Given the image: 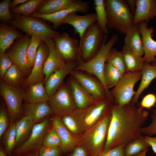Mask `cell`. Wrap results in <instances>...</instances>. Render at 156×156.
Segmentation results:
<instances>
[{
  "label": "cell",
  "mask_w": 156,
  "mask_h": 156,
  "mask_svg": "<svg viewBox=\"0 0 156 156\" xmlns=\"http://www.w3.org/2000/svg\"><path fill=\"white\" fill-rule=\"evenodd\" d=\"M111 114L103 150L117 146H125L142 135L141 128L148 118V111L130 102L115 105Z\"/></svg>",
  "instance_id": "cell-1"
},
{
  "label": "cell",
  "mask_w": 156,
  "mask_h": 156,
  "mask_svg": "<svg viewBox=\"0 0 156 156\" xmlns=\"http://www.w3.org/2000/svg\"><path fill=\"white\" fill-rule=\"evenodd\" d=\"M108 36L104 35L102 45L97 53L91 59L84 62L79 57L74 70L83 71L95 75L102 83L108 95L112 97L110 91L106 86L104 77V67L108 53L114 46L118 40V36L114 34L106 42Z\"/></svg>",
  "instance_id": "cell-2"
},
{
  "label": "cell",
  "mask_w": 156,
  "mask_h": 156,
  "mask_svg": "<svg viewBox=\"0 0 156 156\" xmlns=\"http://www.w3.org/2000/svg\"><path fill=\"white\" fill-rule=\"evenodd\" d=\"M111 118V111L80 136V145L86 148L90 156H97L103 151Z\"/></svg>",
  "instance_id": "cell-3"
},
{
  "label": "cell",
  "mask_w": 156,
  "mask_h": 156,
  "mask_svg": "<svg viewBox=\"0 0 156 156\" xmlns=\"http://www.w3.org/2000/svg\"><path fill=\"white\" fill-rule=\"evenodd\" d=\"M108 28L125 34L133 26L134 15L128 8L126 0H104Z\"/></svg>",
  "instance_id": "cell-4"
},
{
  "label": "cell",
  "mask_w": 156,
  "mask_h": 156,
  "mask_svg": "<svg viewBox=\"0 0 156 156\" xmlns=\"http://www.w3.org/2000/svg\"><path fill=\"white\" fill-rule=\"evenodd\" d=\"M10 23L13 28L18 29L31 36H38L43 40L53 38L60 34L44 22L29 16L16 15Z\"/></svg>",
  "instance_id": "cell-5"
},
{
  "label": "cell",
  "mask_w": 156,
  "mask_h": 156,
  "mask_svg": "<svg viewBox=\"0 0 156 156\" xmlns=\"http://www.w3.org/2000/svg\"><path fill=\"white\" fill-rule=\"evenodd\" d=\"M104 35L96 23L87 29L79 42V54L82 61H88L97 53L102 45Z\"/></svg>",
  "instance_id": "cell-6"
},
{
  "label": "cell",
  "mask_w": 156,
  "mask_h": 156,
  "mask_svg": "<svg viewBox=\"0 0 156 156\" xmlns=\"http://www.w3.org/2000/svg\"><path fill=\"white\" fill-rule=\"evenodd\" d=\"M142 77V72H127L124 74L116 85L110 91L115 105H121L130 102L136 91L135 84Z\"/></svg>",
  "instance_id": "cell-7"
},
{
  "label": "cell",
  "mask_w": 156,
  "mask_h": 156,
  "mask_svg": "<svg viewBox=\"0 0 156 156\" xmlns=\"http://www.w3.org/2000/svg\"><path fill=\"white\" fill-rule=\"evenodd\" d=\"M23 89L14 88L5 83L1 80L0 94L6 105L10 122H16L23 116L22 101Z\"/></svg>",
  "instance_id": "cell-8"
},
{
  "label": "cell",
  "mask_w": 156,
  "mask_h": 156,
  "mask_svg": "<svg viewBox=\"0 0 156 156\" xmlns=\"http://www.w3.org/2000/svg\"><path fill=\"white\" fill-rule=\"evenodd\" d=\"M50 116L33 125L28 138L15 148L13 153L14 155L39 150L43 146L44 138L52 127L51 117Z\"/></svg>",
  "instance_id": "cell-9"
},
{
  "label": "cell",
  "mask_w": 156,
  "mask_h": 156,
  "mask_svg": "<svg viewBox=\"0 0 156 156\" xmlns=\"http://www.w3.org/2000/svg\"><path fill=\"white\" fill-rule=\"evenodd\" d=\"M47 103L53 115L60 117L77 108L66 83H63L53 95L49 96Z\"/></svg>",
  "instance_id": "cell-10"
},
{
  "label": "cell",
  "mask_w": 156,
  "mask_h": 156,
  "mask_svg": "<svg viewBox=\"0 0 156 156\" xmlns=\"http://www.w3.org/2000/svg\"><path fill=\"white\" fill-rule=\"evenodd\" d=\"M115 105L113 100L107 96L97 100L84 110V119L86 130L96 124L109 113Z\"/></svg>",
  "instance_id": "cell-11"
},
{
  "label": "cell",
  "mask_w": 156,
  "mask_h": 156,
  "mask_svg": "<svg viewBox=\"0 0 156 156\" xmlns=\"http://www.w3.org/2000/svg\"><path fill=\"white\" fill-rule=\"evenodd\" d=\"M31 39L27 34L16 39L6 53L26 75H29L31 69L28 61L27 49Z\"/></svg>",
  "instance_id": "cell-12"
},
{
  "label": "cell",
  "mask_w": 156,
  "mask_h": 156,
  "mask_svg": "<svg viewBox=\"0 0 156 156\" xmlns=\"http://www.w3.org/2000/svg\"><path fill=\"white\" fill-rule=\"evenodd\" d=\"M56 51L66 63L77 61L79 57V43L76 39L64 32L53 38Z\"/></svg>",
  "instance_id": "cell-13"
},
{
  "label": "cell",
  "mask_w": 156,
  "mask_h": 156,
  "mask_svg": "<svg viewBox=\"0 0 156 156\" xmlns=\"http://www.w3.org/2000/svg\"><path fill=\"white\" fill-rule=\"evenodd\" d=\"M49 52L48 45L42 40L39 44L31 72L23 82L21 86L22 88L24 89L29 85L38 83H44L45 77L43 72V65Z\"/></svg>",
  "instance_id": "cell-14"
},
{
  "label": "cell",
  "mask_w": 156,
  "mask_h": 156,
  "mask_svg": "<svg viewBox=\"0 0 156 156\" xmlns=\"http://www.w3.org/2000/svg\"><path fill=\"white\" fill-rule=\"evenodd\" d=\"M70 74L87 93L96 99L107 96L113 99L107 93L103 84L96 77L74 70L71 72Z\"/></svg>",
  "instance_id": "cell-15"
},
{
  "label": "cell",
  "mask_w": 156,
  "mask_h": 156,
  "mask_svg": "<svg viewBox=\"0 0 156 156\" xmlns=\"http://www.w3.org/2000/svg\"><path fill=\"white\" fill-rule=\"evenodd\" d=\"M89 8L88 2L80 0H75V2L67 8L50 14H41L35 12L29 16L38 18L48 21L53 24L54 28L57 29L61 26L63 19L69 14L77 12L85 13Z\"/></svg>",
  "instance_id": "cell-16"
},
{
  "label": "cell",
  "mask_w": 156,
  "mask_h": 156,
  "mask_svg": "<svg viewBox=\"0 0 156 156\" xmlns=\"http://www.w3.org/2000/svg\"><path fill=\"white\" fill-rule=\"evenodd\" d=\"M66 84L77 108L84 111L97 100L87 93L71 75L67 80Z\"/></svg>",
  "instance_id": "cell-17"
},
{
  "label": "cell",
  "mask_w": 156,
  "mask_h": 156,
  "mask_svg": "<svg viewBox=\"0 0 156 156\" xmlns=\"http://www.w3.org/2000/svg\"><path fill=\"white\" fill-rule=\"evenodd\" d=\"M52 125L57 131L60 136V147L64 153L72 151L77 146L80 145V137L73 135L62 123L61 117L52 115Z\"/></svg>",
  "instance_id": "cell-18"
},
{
  "label": "cell",
  "mask_w": 156,
  "mask_h": 156,
  "mask_svg": "<svg viewBox=\"0 0 156 156\" xmlns=\"http://www.w3.org/2000/svg\"><path fill=\"white\" fill-rule=\"evenodd\" d=\"M138 25L144 53L142 60L144 62H154L156 61V41L152 37L154 28L152 27L148 28L147 24L144 21L139 23Z\"/></svg>",
  "instance_id": "cell-19"
},
{
  "label": "cell",
  "mask_w": 156,
  "mask_h": 156,
  "mask_svg": "<svg viewBox=\"0 0 156 156\" xmlns=\"http://www.w3.org/2000/svg\"><path fill=\"white\" fill-rule=\"evenodd\" d=\"M96 13H92L84 15H79L76 12L70 13L62 20V25L67 24L74 28L75 33L79 34L81 40L86 30L90 26L96 22Z\"/></svg>",
  "instance_id": "cell-20"
},
{
  "label": "cell",
  "mask_w": 156,
  "mask_h": 156,
  "mask_svg": "<svg viewBox=\"0 0 156 156\" xmlns=\"http://www.w3.org/2000/svg\"><path fill=\"white\" fill-rule=\"evenodd\" d=\"M43 40L47 43L49 49V55L43 65V72L45 77L44 83L52 74L64 68L66 63L57 53L53 38Z\"/></svg>",
  "instance_id": "cell-21"
},
{
  "label": "cell",
  "mask_w": 156,
  "mask_h": 156,
  "mask_svg": "<svg viewBox=\"0 0 156 156\" xmlns=\"http://www.w3.org/2000/svg\"><path fill=\"white\" fill-rule=\"evenodd\" d=\"M77 61L66 63L63 68L52 74L44 82V86L49 96L53 95L63 83L66 77L70 74L76 66Z\"/></svg>",
  "instance_id": "cell-22"
},
{
  "label": "cell",
  "mask_w": 156,
  "mask_h": 156,
  "mask_svg": "<svg viewBox=\"0 0 156 156\" xmlns=\"http://www.w3.org/2000/svg\"><path fill=\"white\" fill-rule=\"evenodd\" d=\"M61 118L65 126L74 136L80 137L86 131L83 111L76 108Z\"/></svg>",
  "instance_id": "cell-23"
},
{
  "label": "cell",
  "mask_w": 156,
  "mask_h": 156,
  "mask_svg": "<svg viewBox=\"0 0 156 156\" xmlns=\"http://www.w3.org/2000/svg\"><path fill=\"white\" fill-rule=\"evenodd\" d=\"M156 17V2L155 0H136V9L134 14L133 24L144 21L147 24L151 19Z\"/></svg>",
  "instance_id": "cell-24"
},
{
  "label": "cell",
  "mask_w": 156,
  "mask_h": 156,
  "mask_svg": "<svg viewBox=\"0 0 156 156\" xmlns=\"http://www.w3.org/2000/svg\"><path fill=\"white\" fill-rule=\"evenodd\" d=\"M23 116L33 118L34 124L40 122L52 113L47 102L36 103H26L23 105Z\"/></svg>",
  "instance_id": "cell-25"
},
{
  "label": "cell",
  "mask_w": 156,
  "mask_h": 156,
  "mask_svg": "<svg viewBox=\"0 0 156 156\" xmlns=\"http://www.w3.org/2000/svg\"><path fill=\"white\" fill-rule=\"evenodd\" d=\"M44 83H38L31 84L23 89V100L28 103H36L47 102L49 96Z\"/></svg>",
  "instance_id": "cell-26"
},
{
  "label": "cell",
  "mask_w": 156,
  "mask_h": 156,
  "mask_svg": "<svg viewBox=\"0 0 156 156\" xmlns=\"http://www.w3.org/2000/svg\"><path fill=\"white\" fill-rule=\"evenodd\" d=\"M125 44L137 55L142 57L144 55L143 44L138 24L129 28L125 33Z\"/></svg>",
  "instance_id": "cell-27"
},
{
  "label": "cell",
  "mask_w": 156,
  "mask_h": 156,
  "mask_svg": "<svg viewBox=\"0 0 156 156\" xmlns=\"http://www.w3.org/2000/svg\"><path fill=\"white\" fill-rule=\"evenodd\" d=\"M141 81L131 103L136 105L143 91L147 88L152 81L156 78V65L144 62L141 71Z\"/></svg>",
  "instance_id": "cell-28"
},
{
  "label": "cell",
  "mask_w": 156,
  "mask_h": 156,
  "mask_svg": "<svg viewBox=\"0 0 156 156\" xmlns=\"http://www.w3.org/2000/svg\"><path fill=\"white\" fill-rule=\"evenodd\" d=\"M22 36L17 30L7 25H1L0 27V53H4L14 43L15 40Z\"/></svg>",
  "instance_id": "cell-29"
},
{
  "label": "cell",
  "mask_w": 156,
  "mask_h": 156,
  "mask_svg": "<svg viewBox=\"0 0 156 156\" xmlns=\"http://www.w3.org/2000/svg\"><path fill=\"white\" fill-rule=\"evenodd\" d=\"M75 0H46L43 1L35 12L41 14H50L69 7Z\"/></svg>",
  "instance_id": "cell-30"
},
{
  "label": "cell",
  "mask_w": 156,
  "mask_h": 156,
  "mask_svg": "<svg viewBox=\"0 0 156 156\" xmlns=\"http://www.w3.org/2000/svg\"><path fill=\"white\" fill-rule=\"evenodd\" d=\"M121 51L127 72H135L142 71L144 63L142 57L135 54L125 44L123 46Z\"/></svg>",
  "instance_id": "cell-31"
},
{
  "label": "cell",
  "mask_w": 156,
  "mask_h": 156,
  "mask_svg": "<svg viewBox=\"0 0 156 156\" xmlns=\"http://www.w3.org/2000/svg\"><path fill=\"white\" fill-rule=\"evenodd\" d=\"M25 75L16 64L13 63L1 79L7 85L14 88L21 87L25 79Z\"/></svg>",
  "instance_id": "cell-32"
},
{
  "label": "cell",
  "mask_w": 156,
  "mask_h": 156,
  "mask_svg": "<svg viewBox=\"0 0 156 156\" xmlns=\"http://www.w3.org/2000/svg\"><path fill=\"white\" fill-rule=\"evenodd\" d=\"M34 125L33 118L30 116H23L16 122L17 146L26 140Z\"/></svg>",
  "instance_id": "cell-33"
},
{
  "label": "cell",
  "mask_w": 156,
  "mask_h": 156,
  "mask_svg": "<svg viewBox=\"0 0 156 156\" xmlns=\"http://www.w3.org/2000/svg\"><path fill=\"white\" fill-rule=\"evenodd\" d=\"M16 122H10L8 128L1 138H2L3 146L4 150L9 156L12 155L17 146Z\"/></svg>",
  "instance_id": "cell-34"
},
{
  "label": "cell",
  "mask_w": 156,
  "mask_h": 156,
  "mask_svg": "<svg viewBox=\"0 0 156 156\" xmlns=\"http://www.w3.org/2000/svg\"><path fill=\"white\" fill-rule=\"evenodd\" d=\"M94 4L96 15V23L104 34L109 33L104 0H94Z\"/></svg>",
  "instance_id": "cell-35"
},
{
  "label": "cell",
  "mask_w": 156,
  "mask_h": 156,
  "mask_svg": "<svg viewBox=\"0 0 156 156\" xmlns=\"http://www.w3.org/2000/svg\"><path fill=\"white\" fill-rule=\"evenodd\" d=\"M123 75L116 68L110 63H105L104 71V77L107 88L114 87Z\"/></svg>",
  "instance_id": "cell-36"
},
{
  "label": "cell",
  "mask_w": 156,
  "mask_h": 156,
  "mask_svg": "<svg viewBox=\"0 0 156 156\" xmlns=\"http://www.w3.org/2000/svg\"><path fill=\"white\" fill-rule=\"evenodd\" d=\"M43 1L29 0L22 4L10 9V12L16 15L30 16L36 11Z\"/></svg>",
  "instance_id": "cell-37"
},
{
  "label": "cell",
  "mask_w": 156,
  "mask_h": 156,
  "mask_svg": "<svg viewBox=\"0 0 156 156\" xmlns=\"http://www.w3.org/2000/svg\"><path fill=\"white\" fill-rule=\"evenodd\" d=\"M150 147L149 144L145 140L144 136L142 135L125 146V156L136 155Z\"/></svg>",
  "instance_id": "cell-38"
},
{
  "label": "cell",
  "mask_w": 156,
  "mask_h": 156,
  "mask_svg": "<svg viewBox=\"0 0 156 156\" xmlns=\"http://www.w3.org/2000/svg\"><path fill=\"white\" fill-rule=\"evenodd\" d=\"M106 63L111 64L123 75L127 72L122 52L116 48H112L110 50L107 56Z\"/></svg>",
  "instance_id": "cell-39"
},
{
  "label": "cell",
  "mask_w": 156,
  "mask_h": 156,
  "mask_svg": "<svg viewBox=\"0 0 156 156\" xmlns=\"http://www.w3.org/2000/svg\"><path fill=\"white\" fill-rule=\"evenodd\" d=\"M42 40L40 37L37 35L31 36L27 49V57L31 68L34 65L39 44Z\"/></svg>",
  "instance_id": "cell-40"
},
{
  "label": "cell",
  "mask_w": 156,
  "mask_h": 156,
  "mask_svg": "<svg viewBox=\"0 0 156 156\" xmlns=\"http://www.w3.org/2000/svg\"><path fill=\"white\" fill-rule=\"evenodd\" d=\"M61 142L59 135L55 128L52 127L45 136L43 146L46 147L60 146Z\"/></svg>",
  "instance_id": "cell-41"
},
{
  "label": "cell",
  "mask_w": 156,
  "mask_h": 156,
  "mask_svg": "<svg viewBox=\"0 0 156 156\" xmlns=\"http://www.w3.org/2000/svg\"><path fill=\"white\" fill-rule=\"evenodd\" d=\"M11 3L10 0H4L0 3V20L2 22H8L12 18L10 11Z\"/></svg>",
  "instance_id": "cell-42"
},
{
  "label": "cell",
  "mask_w": 156,
  "mask_h": 156,
  "mask_svg": "<svg viewBox=\"0 0 156 156\" xmlns=\"http://www.w3.org/2000/svg\"><path fill=\"white\" fill-rule=\"evenodd\" d=\"M152 121L151 124L147 126L142 127L141 132L145 136H151L156 135V109H153L151 112Z\"/></svg>",
  "instance_id": "cell-43"
},
{
  "label": "cell",
  "mask_w": 156,
  "mask_h": 156,
  "mask_svg": "<svg viewBox=\"0 0 156 156\" xmlns=\"http://www.w3.org/2000/svg\"><path fill=\"white\" fill-rule=\"evenodd\" d=\"M63 153L60 146L46 147L42 146L39 150V156H62Z\"/></svg>",
  "instance_id": "cell-44"
},
{
  "label": "cell",
  "mask_w": 156,
  "mask_h": 156,
  "mask_svg": "<svg viewBox=\"0 0 156 156\" xmlns=\"http://www.w3.org/2000/svg\"><path fill=\"white\" fill-rule=\"evenodd\" d=\"M13 63L12 60L6 53H0V77L1 79Z\"/></svg>",
  "instance_id": "cell-45"
},
{
  "label": "cell",
  "mask_w": 156,
  "mask_h": 156,
  "mask_svg": "<svg viewBox=\"0 0 156 156\" xmlns=\"http://www.w3.org/2000/svg\"><path fill=\"white\" fill-rule=\"evenodd\" d=\"M7 110L1 107L0 110V139L8 128L9 125Z\"/></svg>",
  "instance_id": "cell-46"
},
{
  "label": "cell",
  "mask_w": 156,
  "mask_h": 156,
  "mask_svg": "<svg viewBox=\"0 0 156 156\" xmlns=\"http://www.w3.org/2000/svg\"><path fill=\"white\" fill-rule=\"evenodd\" d=\"M156 103V95L153 93H149L143 97L138 106L144 109H150L155 107Z\"/></svg>",
  "instance_id": "cell-47"
},
{
  "label": "cell",
  "mask_w": 156,
  "mask_h": 156,
  "mask_svg": "<svg viewBox=\"0 0 156 156\" xmlns=\"http://www.w3.org/2000/svg\"><path fill=\"white\" fill-rule=\"evenodd\" d=\"M125 146H117L106 150H103L97 156H125Z\"/></svg>",
  "instance_id": "cell-48"
},
{
  "label": "cell",
  "mask_w": 156,
  "mask_h": 156,
  "mask_svg": "<svg viewBox=\"0 0 156 156\" xmlns=\"http://www.w3.org/2000/svg\"><path fill=\"white\" fill-rule=\"evenodd\" d=\"M68 156H90L86 148L82 145L76 147Z\"/></svg>",
  "instance_id": "cell-49"
},
{
  "label": "cell",
  "mask_w": 156,
  "mask_h": 156,
  "mask_svg": "<svg viewBox=\"0 0 156 156\" xmlns=\"http://www.w3.org/2000/svg\"><path fill=\"white\" fill-rule=\"evenodd\" d=\"M145 141L151 147L154 152L156 154V135L154 137L144 136Z\"/></svg>",
  "instance_id": "cell-50"
},
{
  "label": "cell",
  "mask_w": 156,
  "mask_h": 156,
  "mask_svg": "<svg viewBox=\"0 0 156 156\" xmlns=\"http://www.w3.org/2000/svg\"><path fill=\"white\" fill-rule=\"evenodd\" d=\"M126 1L130 10L134 15L136 9V0H127Z\"/></svg>",
  "instance_id": "cell-51"
},
{
  "label": "cell",
  "mask_w": 156,
  "mask_h": 156,
  "mask_svg": "<svg viewBox=\"0 0 156 156\" xmlns=\"http://www.w3.org/2000/svg\"><path fill=\"white\" fill-rule=\"evenodd\" d=\"M39 150H33L25 153L14 155V156H39Z\"/></svg>",
  "instance_id": "cell-52"
},
{
  "label": "cell",
  "mask_w": 156,
  "mask_h": 156,
  "mask_svg": "<svg viewBox=\"0 0 156 156\" xmlns=\"http://www.w3.org/2000/svg\"><path fill=\"white\" fill-rule=\"evenodd\" d=\"M28 1L29 0H14L10 3V8L11 9L17 7L18 4H22Z\"/></svg>",
  "instance_id": "cell-53"
},
{
  "label": "cell",
  "mask_w": 156,
  "mask_h": 156,
  "mask_svg": "<svg viewBox=\"0 0 156 156\" xmlns=\"http://www.w3.org/2000/svg\"><path fill=\"white\" fill-rule=\"evenodd\" d=\"M0 156H9L5 153L2 145L0 146Z\"/></svg>",
  "instance_id": "cell-54"
},
{
  "label": "cell",
  "mask_w": 156,
  "mask_h": 156,
  "mask_svg": "<svg viewBox=\"0 0 156 156\" xmlns=\"http://www.w3.org/2000/svg\"><path fill=\"white\" fill-rule=\"evenodd\" d=\"M149 148H147L140 153L134 156H146V154Z\"/></svg>",
  "instance_id": "cell-55"
},
{
  "label": "cell",
  "mask_w": 156,
  "mask_h": 156,
  "mask_svg": "<svg viewBox=\"0 0 156 156\" xmlns=\"http://www.w3.org/2000/svg\"><path fill=\"white\" fill-rule=\"evenodd\" d=\"M151 64L153 65H156V61L152 63Z\"/></svg>",
  "instance_id": "cell-56"
},
{
  "label": "cell",
  "mask_w": 156,
  "mask_h": 156,
  "mask_svg": "<svg viewBox=\"0 0 156 156\" xmlns=\"http://www.w3.org/2000/svg\"><path fill=\"white\" fill-rule=\"evenodd\" d=\"M155 108L156 109V104H155Z\"/></svg>",
  "instance_id": "cell-57"
},
{
  "label": "cell",
  "mask_w": 156,
  "mask_h": 156,
  "mask_svg": "<svg viewBox=\"0 0 156 156\" xmlns=\"http://www.w3.org/2000/svg\"><path fill=\"white\" fill-rule=\"evenodd\" d=\"M155 0V1L156 2V0Z\"/></svg>",
  "instance_id": "cell-58"
}]
</instances>
